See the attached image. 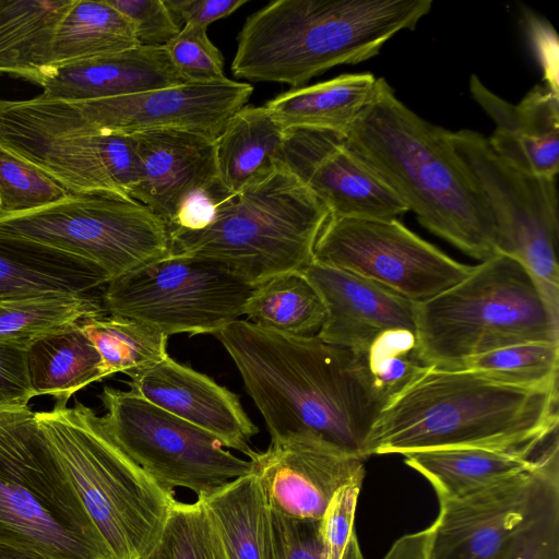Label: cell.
Listing matches in <instances>:
<instances>
[{"instance_id": "obj_2", "label": "cell", "mask_w": 559, "mask_h": 559, "mask_svg": "<svg viewBox=\"0 0 559 559\" xmlns=\"http://www.w3.org/2000/svg\"><path fill=\"white\" fill-rule=\"evenodd\" d=\"M450 133L415 114L378 78L371 99L344 134L421 226L484 261L498 253L497 226Z\"/></svg>"}, {"instance_id": "obj_1", "label": "cell", "mask_w": 559, "mask_h": 559, "mask_svg": "<svg viewBox=\"0 0 559 559\" xmlns=\"http://www.w3.org/2000/svg\"><path fill=\"white\" fill-rule=\"evenodd\" d=\"M216 337L234 360L271 441L308 439L367 456V441L386 399L364 353L297 337L239 319Z\"/></svg>"}, {"instance_id": "obj_12", "label": "cell", "mask_w": 559, "mask_h": 559, "mask_svg": "<svg viewBox=\"0 0 559 559\" xmlns=\"http://www.w3.org/2000/svg\"><path fill=\"white\" fill-rule=\"evenodd\" d=\"M450 138L490 207L499 237L498 253L514 258L528 271L550 312L559 319L556 179L512 166L476 131H451Z\"/></svg>"}, {"instance_id": "obj_23", "label": "cell", "mask_w": 559, "mask_h": 559, "mask_svg": "<svg viewBox=\"0 0 559 559\" xmlns=\"http://www.w3.org/2000/svg\"><path fill=\"white\" fill-rule=\"evenodd\" d=\"M185 83L164 47L136 46L56 67L37 97L68 103L122 97Z\"/></svg>"}, {"instance_id": "obj_43", "label": "cell", "mask_w": 559, "mask_h": 559, "mask_svg": "<svg viewBox=\"0 0 559 559\" xmlns=\"http://www.w3.org/2000/svg\"><path fill=\"white\" fill-rule=\"evenodd\" d=\"M33 397L27 347L0 341V409L28 407Z\"/></svg>"}, {"instance_id": "obj_47", "label": "cell", "mask_w": 559, "mask_h": 559, "mask_svg": "<svg viewBox=\"0 0 559 559\" xmlns=\"http://www.w3.org/2000/svg\"><path fill=\"white\" fill-rule=\"evenodd\" d=\"M0 559H49L39 554L0 542Z\"/></svg>"}, {"instance_id": "obj_6", "label": "cell", "mask_w": 559, "mask_h": 559, "mask_svg": "<svg viewBox=\"0 0 559 559\" xmlns=\"http://www.w3.org/2000/svg\"><path fill=\"white\" fill-rule=\"evenodd\" d=\"M416 350L425 366L454 369L503 347L559 342V319L528 271L497 253L457 284L414 304Z\"/></svg>"}, {"instance_id": "obj_20", "label": "cell", "mask_w": 559, "mask_h": 559, "mask_svg": "<svg viewBox=\"0 0 559 559\" xmlns=\"http://www.w3.org/2000/svg\"><path fill=\"white\" fill-rule=\"evenodd\" d=\"M299 272L323 301L325 319L317 335L323 342L365 353L385 331L415 332L414 304L388 288L314 260Z\"/></svg>"}, {"instance_id": "obj_30", "label": "cell", "mask_w": 559, "mask_h": 559, "mask_svg": "<svg viewBox=\"0 0 559 559\" xmlns=\"http://www.w3.org/2000/svg\"><path fill=\"white\" fill-rule=\"evenodd\" d=\"M27 367L34 397L52 396L55 408L67 407L75 392L105 378L100 356L81 323L32 342Z\"/></svg>"}, {"instance_id": "obj_42", "label": "cell", "mask_w": 559, "mask_h": 559, "mask_svg": "<svg viewBox=\"0 0 559 559\" xmlns=\"http://www.w3.org/2000/svg\"><path fill=\"white\" fill-rule=\"evenodd\" d=\"M269 559H323L320 520L292 519L270 509Z\"/></svg>"}, {"instance_id": "obj_28", "label": "cell", "mask_w": 559, "mask_h": 559, "mask_svg": "<svg viewBox=\"0 0 559 559\" xmlns=\"http://www.w3.org/2000/svg\"><path fill=\"white\" fill-rule=\"evenodd\" d=\"M371 73L342 74L290 88L264 106L285 129H321L345 133L372 97Z\"/></svg>"}, {"instance_id": "obj_4", "label": "cell", "mask_w": 559, "mask_h": 559, "mask_svg": "<svg viewBox=\"0 0 559 559\" xmlns=\"http://www.w3.org/2000/svg\"><path fill=\"white\" fill-rule=\"evenodd\" d=\"M432 0H276L249 15L237 37L235 78L305 86L340 64L377 56L414 29Z\"/></svg>"}, {"instance_id": "obj_19", "label": "cell", "mask_w": 559, "mask_h": 559, "mask_svg": "<svg viewBox=\"0 0 559 559\" xmlns=\"http://www.w3.org/2000/svg\"><path fill=\"white\" fill-rule=\"evenodd\" d=\"M130 391L176 417L209 432L228 449L250 457L249 442L259 432L239 397L204 373L169 355L132 377Z\"/></svg>"}, {"instance_id": "obj_45", "label": "cell", "mask_w": 559, "mask_h": 559, "mask_svg": "<svg viewBox=\"0 0 559 559\" xmlns=\"http://www.w3.org/2000/svg\"><path fill=\"white\" fill-rule=\"evenodd\" d=\"M248 0H165L178 22L183 25L207 26L224 19Z\"/></svg>"}, {"instance_id": "obj_29", "label": "cell", "mask_w": 559, "mask_h": 559, "mask_svg": "<svg viewBox=\"0 0 559 559\" xmlns=\"http://www.w3.org/2000/svg\"><path fill=\"white\" fill-rule=\"evenodd\" d=\"M228 559H269L270 506L253 471L200 496Z\"/></svg>"}, {"instance_id": "obj_5", "label": "cell", "mask_w": 559, "mask_h": 559, "mask_svg": "<svg viewBox=\"0 0 559 559\" xmlns=\"http://www.w3.org/2000/svg\"><path fill=\"white\" fill-rule=\"evenodd\" d=\"M330 217L325 205L283 164L217 203L211 223L169 233V253L215 259L249 281L301 271Z\"/></svg>"}, {"instance_id": "obj_24", "label": "cell", "mask_w": 559, "mask_h": 559, "mask_svg": "<svg viewBox=\"0 0 559 559\" xmlns=\"http://www.w3.org/2000/svg\"><path fill=\"white\" fill-rule=\"evenodd\" d=\"M558 435L527 447H463L415 451L404 462L432 486L438 500L454 498L536 467Z\"/></svg>"}, {"instance_id": "obj_37", "label": "cell", "mask_w": 559, "mask_h": 559, "mask_svg": "<svg viewBox=\"0 0 559 559\" xmlns=\"http://www.w3.org/2000/svg\"><path fill=\"white\" fill-rule=\"evenodd\" d=\"M70 194L44 171L0 147V214L37 210Z\"/></svg>"}, {"instance_id": "obj_35", "label": "cell", "mask_w": 559, "mask_h": 559, "mask_svg": "<svg viewBox=\"0 0 559 559\" xmlns=\"http://www.w3.org/2000/svg\"><path fill=\"white\" fill-rule=\"evenodd\" d=\"M140 559H228L218 533L198 497L192 503L175 500L164 525Z\"/></svg>"}, {"instance_id": "obj_40", "label": "cell", "mask_w": 559, "mask_h": 559, "mask_svg": "<svg viewBox=\"0 0 559 559\" xmlns=\"http://www.w3.org/2000/svg\"><path fill=\"white\" fill-rule=\"evenodd\" d=\"M497 559H559V486L509 538Z\"/></svg>"}, {"instance_id": "obj_46", "label": "cell", "mask_w": 559, "mask_h": 559, "mask_svg": "<svg viewBox=\"0 0 559 559\" xmlns=\"http://www.w3.org/2000/svg\"><path fill=\"white\" fill-rule=\"evenodd\" d=\"M429 528L400 537L382 559H426Z\"/></svg>"}, {"instance_id": "obj_3", "label": "cell", "mask_w": 559, "mask_h": 559, "mask_svg": "<svg viewBox=\"0 0 559 559\" xmlns=\"http://www.w3.org/2000/svg\"><path fill=\"white\" fill-rule=\"evenodd\" d=\"M558 385L524 386L469 369L424 366L384 404L367 456L542 444L558 435Z\"/></svg>"}, {"instance_id": "obj_26", "label": "cell", "mask_w": 559, "mask_h": 559, "mask_svg": "<svg viewBox=\"0 0 559 559\" xmlns=\"http://www.w3.org/2000/svg\"><path fill=\"white\" fill-rule=\"evenodd\" d=\"M74 0H0V75L43 86L56 28Z\"/></svg>"}, {"instance_id": "obj_16", "label": "cell", "mask_w": 559, "mask_h": 559, "mask_svg": "<svg viewBox=\"0 0 559 559\" xmlns=\"http://www.w3.org/2000/svg\"><path fill=\"white\" fill-rule=\"evenodd\" d=\"M252 86L227 79L209 84L181 83L139 94L68 103L66 114L82 130L131 135L181 130L215 139L227 121L246 106Z\"/></svg>"}, {"instance_id": "obj_32", "label": "cell", "mask_w": 559, "mask_h": 559, "mask_svg": "<svg viewBox=\"0 0 559 559\" xmlns=\"http://www.w3.org/2000/svg\"><path fill=\"white\" fill-rule=\"evenodd\" d=\"M246 320L269 331L311 337L324 319L323 301L299 272L282 273L259 283L245 309Z\"/></svg>"}, {"instance_id": "obj_11", "label": "cell", "mask_w": 559, "mask_h": 559, "mask_svg": "<svg viewBox=\"0 0 559 559\" xmlns=\"http://www.w3.org/2000/svg\"><path fill=\"white\" fill-rule=\"evenodd\" d=\"M0 147L72 194L130 198L139 177L132 135L84 131L59 100L0 99Z\"/></svg>"}, {"instance_id": "obj_27", "label": "cell", "mask_w": 559, "mask_h": 559, "mask_svg": "<svg viewBox=\"0 0 559 559\" xmlns=\"http://www.w3.org/2000/svg\"><path fill=\"white\" fill-rule=\"evenodd\" d=\"M286 130L265 106H243L215 138L218 182L234 193L281 164Z\"/></svg>"}, {"instance_id": "obj_10", "label": "cell", "mask_w": 559, "mask_h": 559, "mask_svg": "<svg viewBox=\"0 0 559 559\" xmlns=\"http://www.w3.org/2000/svg\"><path fill=\"white\" fill-rule=\"evenodd\" d=\"M255 287L215 259L168 253L109 281L102 301L107 313L145 322L168 336L216 334L245 316Z\"/></svg>"}, {"instance_id": "obj_22", "label": "cell", "mask_w": 559, "mask_h": 559, "mask_svg": "<svg viewBox=\"0 0 559 559\" xmlns=\"http://www.w3.org/2000/svg\"><path fill=\"white\" fill-rule=\"evenodd\" d=\"M469 91L496 124L488 139L492 151L520 170L556 179L559 170L558 90L536 85L514 105L472 74Z\"/></svg>"}, {"instance_id": "obj_41", "label": "cell", "mask_w": 559, "mask_h": 559, "mask_svg": "<svg viewBox=\"0 0 559 559\" xmlns=\"http://www.w3.org/2000/svg\"><path fill=\"white\" fill-rule=\"evenodd\" d=\"M132 24L141 46L164 47L181 29L165 0H107Z\"/></svg>"}, {"instance_id": "obj_18", "label": "cell", "mask_w": 559, "mask_h": 559, "mask_svg": "<svg viewBox=\"0 0 559 559\" xmlns=\"http://www.w3.org/2000/svg\"><path fill=\"white\" fill-rule=\"evenodd\" d=\"M249 460L270 509L292 519L321 520L334 495L366 473L361 457L308 439L271 441Z\"/></svg>"}, {"instance_id": "obj_39", "label": "cell", "mask_w": 559, "mask_h": 559, "mask_svg": "<svg viewBox=\"0 0 559 559\" xmlns=\"http://www.w3.org/2000/svg\"><path fill=\"white\" fill-rule=\"evenodd\" d=\"M207 28L183 25L164 48L185 83L209 84L227 80L224 57L211 41Z\"/></svg>"}, {"instance_id": "obj_13", "label": "cell", "mask_w": 559, "mask_h": 559, "mask_svg": "<svg viewBox=\"0 0 559 559\" xmlns=\"http://www.w3.org/2000/svg\"><path fill=\"white\" fill-rule=\"evenodd\" d=\"M100 400L107 432L140 468L168 491L183 487L206 495L253 472V462L209 432L129 391L105 386Z\"/></svg>"}, {"instance_id": "obj_25", "label": "cell", "mask_w": 559, "mask_h": 559, "mask_svg": "<svg viewBox=\"0 0 559 559\" xmlns=\"http://www.w3.org/2000/svg\"><path fill=\"white\" fill-rule=\"evenodd\" d=\"M109 282L93 263L25 238L0 235V301L66 293L86 294Z\"/></svg>"}, {"instance_id": "obj_38", "label": "cell", "mask_w": 559, "mask_h": 559, "mask_svg": "<svg viewBox=\"0 0 559 559\" xmlns=\"http://www.w3.org/2000/svg\"><path fill=\"white\" fill-rule=\"evenodd\" d=\"M364 356L376 386L386 401L425 366L417 356L415 332L408 330L381 333Z\"/></svg>"}, {"instance_id": "obj_44", "label": "cell", "mask_w": 559, "mask_h": 559, "mask_svg": "<svg viewBox=\"0 0 559 559\" xmlns=\"http://www.w3.org/2000/svg\"><path fill=\"white\" fill-rule=\"evenodd\" d=\"M228 192L216 180L209 188L189 195L180 206L175 219L167 226L168 234L175 230L194 231L206 227L214 216L218 201Z\"/></svg>"}, {"instance_id": "obj_21", "label": "cell", "mask_w": 559, "mask_h": 559, "mask_svg": "<svg viewBox=\"0 0 559 559\" xmlns=\"http://www.w3.org/2000/svg\"><path fill=\"white\" fill-rule=\"evenodd\" d=\"M131 135L139 177L130 198L148 207L168 226L189 195L217 180L215 139L181 130Z\"/></svg>"}, {"instance_id": "obj_7", "label": "cell", "mask_w": 559, "mask_h": 559, "mask_svg": "<svg viewBox=\"0 0 559 559\" xmlns=\"http://www.w3.org/2000/svg\"><path fill=\"white\" fill-rule=\"evenodd\" d=\"M35 416L114 559H140L158 536L174 491L129 459L84 404Z\"/></svg>"}, {"instance_id": "obj_31", "label": "cell", "mask_w": 559, "mask_h": 559, "mask_svg": "<svg viewBox=\"0 0 559 559\" xmlns=\"http://www.w3.org/2000/svg\"><path fill=\"white\" fill-rule=\"evenodd\" d=\"M136 46L132 24L107 0H74L56 28L51 60L56 68Z\"/></svg>"}, {"instance_id": "obj_8", "label": "cell", "mask_w": 559, "mask_h": 559, "mask_svg": "<svg viewBox=\"0 0 559 559\" xmlns=\"http://www.w3.org/2000/svg\"><path fill=\"white\" fill-rule=\"evenodd\" d=\"M0 542L49 559H114L29 407L0 409Z\"/></svg>"}, {"instance_id": "obj_36", "label": "cell", "mask_w": 559, "mask_h": 559, "mask_svg": "<svg viewBox=\"0 0 559 559\" xmlns=\"http://www.w3.org/2000/svg\"><path fill=\"white\" fill-rule=\"evenodd\" d=\"M454 369H469L524 386H556L559 342H533L503 347L465 359Z\"/></svg>"}, {"instance_id": "obj_17", "label": "cell", "mask_w": 559, "mask_h": 559, "mask_svg": "<svg viewBox=\"0 0 559 559\" xmlns=\"http://www.w3.org/2000/svg\"><path fill=\"white\" fill-rule=\"evenodd\" d=\"M281 164L325 205L330 217L394 219L408 211L342 132L286 130Z\"/></svg>"}, {"instance_id": "obj_14", "label": "cell", "mask_w": 559, "mask_h": 559, "mask_svg": "<svg viewBox=\"0 0 559 559\" xmlns=\"http://www.w3.org/2000/svg\"><path fill=\"white\" fill-rule=\"evenodd\" d=\"M313 260L377 283L413 304L439 295L473 269L396 218L329 217L316 242Z\"/></svg>"}, {"instance_id": "obj_15", "label": "cell", "mask_w": 559, "mask_h": 559, "mask_svg": "<svg viewBox=\"0 0 559 559\" xmlns=\"http://www.w3.org/2000/svg\"><path fill=\"white\" fill-rule=\"evenodd\" d=\"M559 486V444L528 471L469 493L439 500L426 559H497L509 538Z\"/></svg>"}, {"instance_id": "obj_34", "label": "cell", "mask_w": 559, "mask_h": 559, "mask_svg": "<svg viewBox=\"0 0 559 559\" xmlns=\"http://www.w3.org/2000/svg\"><path fill=\"white\" fill-rule=\"evenodd\" d=\"M81 328L98 352L104 377H132L165 359L166 335L145 322L106 313L81 322Z\"/></svg>"}, {"instance_id": "obj_33", "label": "cell", "mask_w": 559, "mask_h": 559, "mask_svg": "<svg viewBox=\"0 0 559 559\" xmlns=\"http://www.w3.org/2000/svg\"><path fill=\"white\" fill-rule=\"evenodd\" d=\"M94 293H52L0 301V341L28 346L32 342L84 320L106 314Z\"/></svg>"}, {"instance_id": "obj_9", "label": "cell", "mask_w": 559, "mask_h": 559, "mask_svg": "<svg viewBox=\"0 0 559 559\" xmlns=\"http://www.w3.org/2000/svg\"><path fill=\"white\" fill-rule=\"evenodd\" d=\"M0 235L84 259L109 281L169 253L166 223L142 203L112 194H70L53 204L0 214Z\"/></svg>"}]
</instances>
